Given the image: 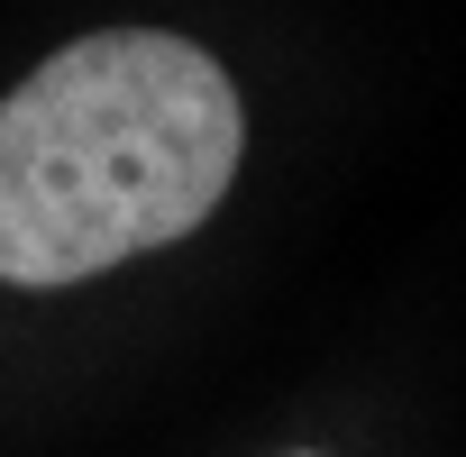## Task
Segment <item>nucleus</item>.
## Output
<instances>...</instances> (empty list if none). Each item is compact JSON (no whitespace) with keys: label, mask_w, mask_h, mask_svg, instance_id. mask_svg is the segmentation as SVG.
<instances>
[{"label":"nucleus","mask_w":466,"mask_h":457,"mask_svg":"<svg viewBox=\"0 0 466 457\" xmlns=\"http://www.w3.org/2000/svg\"><path fill=\"white\" fill-rule=\"evenodd\" d=\"M248 147L228 74L156 28L46 56L0 101V275L74 284L147 257L228 192Z\"/></svg>","instance_id":"nucleus-1"}]
</instances>
